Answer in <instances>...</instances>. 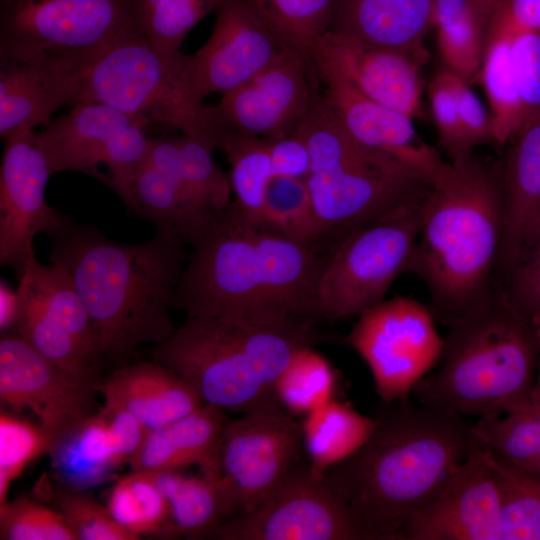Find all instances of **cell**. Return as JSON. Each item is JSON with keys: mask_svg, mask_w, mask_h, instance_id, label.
Wrapping results in <instances>:
<instances>
[{"mask_svg": "<svg viewBox=\"0 0 540 540\" xmlns=\"http://www.w3.org/2000/svg\"><path fill=\"white\" fill-rule=\"evenodd\" d=\"M375 426L352 455L322 480L346 504L364 540H401L426 505L467 458L473 424L441 407L381 401Z\"/></svg>", "mask_w": 540, "mask_h": 540, "instance_id": "1", "label": "cell"}, {"mask_svg": "<svg viewBox=\"0 0 540 540\" xmlns=\"http://www.w3.org/2000/svg\"><path fill=\"white\" fill-rule=\"evenodd\" d=\"M47 235L50 262L68 272L87 310L98 362L122 360L173 333L170 311L188 258L176 233L156 228L146 242L122 243L62 215Z\"/></svg>", "mask_w": 540, "mask_h": 540, "instance_id": "2", "label": "cell"}, {"mask_svg": "<svg viewBox=\"0 0 540 540\" xmlns=\"http://www.w3.org/2000/svg\"><path fill=\"white\" fill-rule=\"evenodd\" d=\"M192 248L173 299L187 317L319 318L316 289L328 257L255 223L233 200Z\"/></svg>", "mask_w": 540, "mask_h": 540, "instance_id": "3", "label": "cell"}, {"mask_svg": "<svg viewBox=\"0 0 540 540\" xmlns=\"http://www.w3.org/2000/svg\"><path fill=\"white\" fill-rule=\"evenodd\" d=\"M501 237V161L475 151L450 159L426 195L408 267L435 320L449 328L492 300Z\"/></svg>", "mask_w": 540, "mask_h": 540, "instance_id": "4", "label": "cell"}, {"mask_svg": "<svg viewBox=\"0 0 540 540\" xmlns=\"http://www.w3.org/2000/svg\"><path fill=\"white\" fill-rule=\"evenodd\" d=\"M326 340L314 320L300 317L194 316L154 345L152 357L187 382L205 404L246 414L285 408L276 393L279 375L298 350Z\"/></svg>", "mask_w": 540, "mask_h": 540, "instance_id": "5", "label": "cell"}, {"mask_svg": "<svg viewBox=\"0 0 540 540\" xmlns=\"http://www.w3.org/2000/svg\"><path fill=\"white\" fill-rule=\"evenodd\" d=\"M539 357L540 331L497 288L488 304L449 327L440 369L413 392L422 404L494 420L529 402Z\"/></svg>", "mask_w": 540, "mask_h": 540, "instance_id": "6", "label": "cell"}, {"mask_svg": "<svg viewBox=\"0 0 540 540\" xmlns=\"http://www.w3.org/2000/svg\"><path fill=\"white\" fill-rule=\"evenodd\" d=\"M102 103L146 124L169 125L216 149L219 115L194 95L187 55L159 49L142 33L121 39L83 73L75 102Z\"/></svg>", "mask_w": 540, "mask_h": 540, "instance_id": "7", "label": "cell"}, {"mask_svg": "<svg viewBox=\"0 0 540 540\" xmlns=\"http://www.w3.org/2000/svg\"><path fill=\"white\" fill-rule=\"evenodd\" d=\"M137 33L135 0H0V60L83 74Z\"/></svg>", "mask_w": 540, "mask_h": 540, "instance_id": "8", "label": "cell"}, {"mask_svg": "<svg viewBox=\"0 0 540 540\" xmlns=\"http://www.w3.org/2000/svg\"><path fill=\"white\" fill-rule=\"evenodd\" d=\"M428 191L342 239L318 279L319 318L358 316L385 299L394 281L408 272Z\"/></svg>", "mask_w": 540, "mask_h": 540, "instance_id": "9", "label": "cell"}, {"mask_svg": "<svg viewBox=\"0 0 540 540\" xmlns=\"http://www.w3.org/2000/svg\"><path fill=\"white\" fill-rule=\"evenodd\" d=\"M294 417L281 408L226 421L218 480L226 519L254 509L310 466L301 422Z\"/></svg>", "mask_w": 540, "mask_h": 540, "instance_id": "10", "label": "cell"}, {"mask_svg": "<svg viewBox=\"0 0 540 540\" xmlns=\"http://www.w3.org/2000/svg\"><path fill=\"white\" fill-rule=\"evenodd\" d=\"M357 317L346 342L369 367L380 400L409 399L443 353L444 338L429 306L412 297L396 296Z\"/></svg>", "mask_w": 540, "mask_h": 540, "instance_id": "11", "label": "cell"}, {"mask_svg": "<svg viewBox=\"0 0 540 540\" xmlns=\"http://www.w3.org/2000/svg\"><path fill=\"white\" fill-rule=\"evenodd\" d=\"M146 125L102 103H78L36 132V139L52 175L81 172L116 192L148 155Z\"/></svg>", "mask_w": 540, "mask_h": 540, "instance_id": "12", "label": "cell"}, {"mask_svg": "<svg viewBox=\"0 0 540 540\" xmlns=\"http://www.w3.org/2000/svg\"><path fill=\"white\" fill-rule=\"evenodd\" d=\"M102 383L98 368L69 369L41 355L15 332L1 333V403L16 412L31 411L53 444L94 414Z\"/></svg>", "mask_w": 540, "mask_h": 540, "instance_id": "13", "label": "cell"}, {"mask_svg": "<svg viewBox=\"0 0 540 540\" xmlns=\"http://www.w3.org/2000/svg\"><path fill=\"white\" fill-rule=\"evenodd\" d=\"M296 46L247 0H223L209 38L187 55L192 91L200 101L214 93L223 95Z\"/></svg>", "mask_w": 540, "mask_h": 540, "instance_id": "14", "label": "cell"}, {"mask_svg": "<svg viewBox=\"0 0 540 540\" xmlns=\"http://www.w3.org/2000/svg\"><path fill=\"white\" fill-rule=\"evenodd\" d=\"M219 540H364L344 501L310 466L254 509L225 519Z\"/></svg>", "mask_w": 540, "mask_h": 540, "instance_id": "15", "label": "cell"}, {"mask_svg": "<svg viewBox=\"0 0 540 540\" xmlns=\"http://www.w3.org/2000/svg\"><path fill=\"white\" fill-rule=\"evenodd\" d=\"M320 81L310 52L296 46L215 105L233 129L266 139L294 136Z\"/></svg>", "mask_w": 540, "mask_h": 540, "instance_id": "16", "label": "cell"}, {"mask_svg": "<svg viewBox=\"0 0 540 540\" xmlns=\"http://www.w3.org/2000/svg\"><path fill=\"white\" fill-rule=\"evenodd\" d=\"M306 182L324 232H342L343 238L430 188L428 182L389 155L310 173Z\"/></svg>", "mask_w": 540, "mask_h": 540, "instance_id": "17", "label": "cell"}, {"mask_svg": "<svg viewBox=\"0 0 540 540\" xmlns=\"http://www.w3.org/2000/svg\"><path fill=\"white\" fill-rule=\"evenodd\" d=\"M52 175L36 132L5 140L0 167V263L19 278L38 233L49 234L62 218L46 201Z\"/></svg>", "mask_w": 540, "mask_h": 540, "instance_id": "18", "label": "cell"}, {"mask_svg": "<svg viewBox=\"0 0 540 540\" xmlns=\"http://www.w3.org/2000/svg\"><path fill=\"white\" fill-rule=\"evenodd\" d=\"M401 540H501L499 486L477 439L443 487L413 514Z\"/></svg>", "mask_w": 540, "mask_h": 540, "instance_id": "19", "label": "cell"}, {"mask_svg": "<svg viewBox=\"0 0 540 540\" xmlns=\"http://www.w3.org/2000/svg\"><path fill=\"white\" fill-rule=\"evenodd\" d=\"M368 98L412 119L424 116L422 70L429 55L373 45L327 31L309 50Z\"/></svg>", "mask_w": 540, "mask_h": 540, "instance_id": "20", "label": "cell"}, {"mask_svg": "<svg viewBox=\"0 0 540 540\" xmlns=\"http://www.w3.org/2000/svg\"><path fill=\"white\" fill-rule=\"evenodd\" d=\"M314 63L322 95L348 132L364 146L396 158L431 185L448 161L423 140L414 119L368 98L335 69Z\"/></svg>", "mask_w": 540, "mask_h": 540, "instance_id": "21", "label": "cell"}, {"mask_svg": "<svg viewBox=\"0 0 540 540\" xmlns=\"http://www.w3.org/2000/svg\"><path fill=\"white\" fill-rule=\"evenodd\" d=\"M116 193L131 212L156 228L173 231L190 246L218 213L202 207L188 191L177 136L151 138L145 161Z\"/></svg>", "mask_w": 540, "mask_h": 540, "instance_id": "22", "label": "cell"}, {"mask_svg": "<svg viewBox=\"0 0 540 540\" xmlns=\"http://www.w3.org/2000/svg\"><path fill=\"white\" fill-rule=\"evenodd\" d=\"M501 161L502 237L496 277L504 280L540 235V115L528 119Z\"/></svg>", "mask_w": 540, "mask_h": 540, "instance_id": "23", "label": "cell"}, {"mask_svg": "<svg viewBox=\"0 0 540 540\" xmlns=\"http://www.w3.org/2000/svg\"><path fill=\"white\" fill-rule=\"evenodd\" d=\"M225 411L204 404L194 412L149 430L128 462L131 471H175L198 465L204 476L219 480V452Z\"/></svg>", "mask_w": 540, "mask_h": 540, "instance_id": "24", "label": "cell"}, {"mask_svg": "<svg viewBox=\"0 0 540 540\" xmlns=\"http://www.w3.org/2000/svg\"><path fill=\"white\" fill-rule=\"evenodd\" d=\"M83 74L37 64L0 60V136L45 127L64 105H72Z\"/></svg>", "mask_w": 540, "mask_h": 540, "instance_id": "25", "label": "cell"}, {"mask_svg": "<svg viewBox=\"0 0 540 540\" xmlns=\"http://www.w3.org/2000/svg\"><path fill=\"white\" fill-rule=\"evenodd\" d=\"M100 393L104 402L131 412L149 431L184 417L205 403L195 390L156 361H141L117 368Z\"/></svg>", "mask_w": 540, "mask_h": 540, "instance_id": "26", "label": "cell"}, {"mask_svg": "<svg viewBox=\"0 0 540 540\" xmlns=\"http://www.w3.org/2000/svg\"><path fill=\"white\" fill-rule=\"evenodd\" d=\"M433 0H337L328 31L428 55Z\"/></svg>", "mask_w": 540, "mask_h": 540, "instance_id": "27", "label": "cell"}, {"mask_svg": "<svg viewBox=\"0 0 540 540\" xmlns=\"http://www.w3.org/2000/svg\"><path fill=\"white\" fill-rule=\"evenodd\" d=\"M502 9L503 0H433L432 30L443 68L477 83L499 33Z\"/></svg>", "mask_w": 540, "mask_h": 540, "instance_id": "28", "label": "cell"}, {"mask_svg": "<svg viewBox=\"0 0 540 540\" xmlns=\"http://www.w3.org/2000/svg\"><path fill=\"white\" fill-rule=\"evenodd\" d=\"M48 455L53 477L62 487L73 491L105 483L120 465L99 412L58 439Z\"/></svg>", "mask_w": 540, "mask_h": 540, "instance_id": "29", "label": "cell"}, {"mask_svg": "<svg viewBox=\"0 0 540 540\" xmlns=\"http://www.w3.org/2000/svg\"><path fill=\"white\" fill-rule=\"evenodd\" d=\"M167 501L169 521L165 539L214 538L226 519L216 481L204 476H185L175 471L150 472Z\"/></svg>", "mask_w": 540, "mask_h": 540, "instance_id": "30", "label": "cell"}, {"mask_svg": "<svg viewBox=\"0 0 540 540\" xmlns=\"http://www.w3.org/2000/svg\"><path fill=\"white\" fill-rule=\"evenodd\" d=\"M374 426L373 416L334 399L306 414L301 428L311 474L322 479L327 469L362 446Z\"/></svg>", "mask_w": 540, "mask_h": 540, "instance_id": "31", "label": "cell"}, {"mask_svg": "<svg viewBox=\"0 0 540 540\" xmlns=\"http://www.w3.org/2000/svg\"><path fill=\"white\" fill-rule=\"evenodd\" d=\"M216 149L231 167L233 201L247 218L261 224L266 188L274 176L267 139L237 131L222 118Z\"/></svg>", "mask_w": 540, "mask_h": 540, "instance_id": "32", "label": "cell"}, {"mask_svg": "<svg viewBox=\"0 0 540 540\" xmlns=\"http://www.w3.org/2000/svg\"><path fill=\"white\" fill-rule=\"evenodd\" d=\"M483 452L499 486L501 540H540V477L511 465L484 445Z\"/></svg>", "mask_w": 540, "mask_h": 540, "instance_id": "33", "label": "cell"}, {"mask_svg": "<svg viewBox=\"0 0 540 540\" xmlns=\"http://www.w3.org/2000/svg\"><path fill=\"white\" fill-rule=\"evenodd\" d=\"M261 225L299 244L312 246L325 235L306 179L274 175L266 188Z\"/></svg>", "mask_w": 540, "mask_h": 540, "instance_id": "34", "label": "cell"}, {"mask_svg": "<svg viewBox=\"0 0 540 540\" xmlns=\"http://www.w3.org/2000/svg\"><path fill=\"white\" fill-rule=\"evenodd\" d=\"M491 114L495 145L505 147L525 123L510 53V39L497 38L489 46L478 82Z\"/></svg>", "mask_w": 540, "mask_h": 540, "instance_id": "35", "label": "cell"}, {"mask_svg": "<svg viewBox=\"0 0 540 540\" xmlns=\"http://www.w3.org/2000/svg\"><path fill=\"white\" fill-rule=\"evenodd\" d=\"M106 508L118 524L140 539H165L168 504L150 473L131 471L116 481L108 492Z\"/></svg>", "mask_w": 540, "mask_h": 540, "instance_id": "36", "label": "cell"}, {"mask_svg": "<svg viewBox=\"0 0 540 540\" xmlns=\"http://www.w3.org/2000/svg\"><path fill=\"white\" fill-rule=\"evenodd\" d=\"M336 377L329 361L314 347L298 350L279 375L276 393L293 416L306 415L333 400Z\"/></svg>", "mask_w": 540, "mask_h": 540, "instance_id": "37", "label": "cell"}, {"mask_svg": "<svg viewBox=\"0 0 540 540\" xmlns=\"http://www.w3.org/2000/svg\"><path fill=\"white\" fill-rule=\"evenodd\" d=\"M473 432L480 443L521 470L540 455V410L530 402L500 418L479 419Z\"/></svg>", "mask_w": 540, "mask_h": 540, "instance_id": "38", "label": "cell"}, {"mask_svg": "<svg viewBox=\"0 0 540 540\" xmlns=\"http://www.w3.org/2000/svg\"><path fill=\"white\" fill-rule=\"evenodd\" d=\"M223 0H135L141 32L159 49L180 51L187 34Z\"/></svg>", "mask_w": 540, "mask_h": 540, "instance_id": "39", "label": "cell"}, {"mask_svg": "<svg viewBox=\"0 0 540 540\" xmlns=\"http://www.w3.org/2000/svg\"><path fill=\"white\" fill-rule=\"evenodd\" d=\"M181 171L191 196L205 209L217 213L227 207L233 192L229 175L213 158L214 147L191 135L177 136Z\"/></svg>", "mask_w": 540, "mask_h": 540, "instance_id": "40", "label": "cell"}, {"mask_svg": "<svg viewBox=\"0 0 540 540\" xmlns=\"http://www.w3.org/2000/svg\"><path fill=\"white\" fill-rule=\"evenodd\" d=\"M53 442L38 425L6 411L0 414V504L11 482L36 457L48 454Z\"/></svg>", "mask_w": 540, "mask_h": 540, "instance_id": "41", "label": "cell"}, {"mask_svg": "<svg viewBox=\"0 0 540 540\" xmlns=\"http://www.w3.org/2000/svg\"><path fill=\"white\" fill-rule=\"evenodd\" d=\"M298 46L310 50L328 31L337 0H247Z\"/></svg>", "mask_w": 540, "mask_h": 540, "instance_id": "42", "label": "cell"}, {"mask_svg": "<svg viewBox=\"0 0 540 540\" xmlns=\"http://www.w3.org/2000/svg\"><path fill=\"white\" fill-rule=\"evenodd\" d=\"M50 502L72 530L77 540H139L110 515L106 506L99 504L83 491L61 486L50 492Z\"/></svg>", "mask_w": 540, "mask_h": 540, "instance_id": "43", "label": "cell"}, {"mask_svg": "<svg viewBox=\"0 0 540 540\" xmlns=\"http://www.w3.org/2000/svg\"><path fill=\"white\" fill-rule=\"evenodd\" d=\"M0 538L3 540H77L55 510L29 497L0 504Z\"/></svg>", "mask_w": 540, "mask_h": 540, "instance_id": "44", "label": "cell"}, {"mask_svg": "<svg viewBox=\"0 0 540 540\" xmlns=\"http://www.w3.org/2000/svg\"><path fill=\"white\" fill-rule=\"evenodd\" d=\"M426 92L439 144L446 151L449 159L469 152L460 122L452 73L445 68L438 70L429 81Z\"/></svg>", "mask_w": 540, "mask_h": 540, "instance_id": "45", "label": "cell"}, {"mask_svg": "<svg viewBox=\"0 0 540 540\" xmlns=\"http://www.w3.org/2000/svg\"><path fill=\"white\" fill-rule=\"evenodd\" d=\"M501 287L511 306L540 331V235Z\"/></svg>", "mask_w": 540, "mask_h": 540, "instance_id": "46", "label": "cell"}, {"mask_svg": "<svg viewBox=\"0 0 540 540\" xmlns=\"http://www.w3.org/2000/svg\"><path fill=\"white\" fill-rule=\"evenodd\" d=\"M511 62L525 122L540 115V34L510 39Z\"/></svg>", "mask_w": 540, "mask_h": 540, "instance_id": "47", "label": "cell"}, {"mask_svg": "<svg viewBox=\"0 0 540 540\" xmlns=\"http://www.w3.org/2000/svg\"><path fill=\"white\" fill-rule=\"evenodd\" d=\"M452 84L467 150L475 151L481 145L495 144L491 114L472 89V84L454 73Z\"/></svg>", "mask_w": 540, "mask_h": 540, "instance_id": "48", "label": "cell"}, {"mask_svg": "<svg viewBox=\"0 0 540 540\" xmlns=\"http://www.w3.org/2000/svg\"><path fill=\"white\" fill-rule=\"evenodd\" d=\"M111 437L118 463H128L141 447L148 430L128 410L104 402L98 411Z\"/></svg>", "mask_w": 540, "mask_h": 540, "instance_id": "49", "label": "cell"}, {"mask_svg": "<svg viewBox=\"0 0 540 540\" xmlns=\"http://www.w3.org/2000/svg\"><path fill=\"white\" fill-rule=\"evenodd\" d=\"M274 175L306 179L311 172L309 151L296 135L267 139Z\"/></svg>", "mask_w": 540, "mask_h": 540, "instance_id": "50", "label": "cell"}, {"mask_svg": "<svg viewBox=\"0 0 540 540\" xmlns=\"http://www.w3.org/2000/svg\"><path fill=\"white\" fill-rule=\"evenodd\" d=\"M527 33L540 34V0H503L497 38L511 39Z\"/></svg>", "mask_w": 540, "mask_h": 540, "instance_id": "51", "label": "cell"}, {"mask_svg": "<svg viewBox=\"0 0 540 540\" xmlns=\"http://www.w3.org/2000/svg\"><path fill=\"white\" fill-rule=\"evenodd\" d=\"M17 312V293L3 280L0 285V330L1 333L11 332L14 328Z\"/></svg>", "mask_w": 540, "mask_h": 540, "instance_id": "52", "label": "cell"}, {"mask_svg": "<svg viewBox=\"0 0 540 540\" xmlns=\"http://www.w3.org/2000/svg\"><path fill=\"white\" fill-rule=\"evenodd\" d=\"M529 402L534 405H540V357L537 362L535 379L530 393Z\"/></svg>", "mask_w": 540, "mask_h": 540, "instance_id": "53", "label": "cell"}, {"mask_svg": "<svg viewBox=\"0 0 540 540\" xmlns=\"http://www.w3.org/2000/svg\"><path fill=\"white\" fill-rule=\"evenodd\" d=\"M532 404V403H531ZM533 406H535L536 408H538L540 410V405H534L532 404Z\"/></svg>", "mask_w": 540, "mask_h": 540, "instance_id": "54", "label": "cell"}]
</instances>
